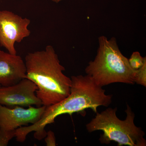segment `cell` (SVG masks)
I'll use <instances>...</instances> for the list:
<instances>
[{
  "mask_svg": "<svg viewBox=\"0 0 146 146\" xmlns=\"http://www.w3.org/2000/svg\"><path fill=\"white\" fill-rule=\"evenodd\" d=\"M31 21L7 10L0 11V46L12 54H17L16 42L21 43L30 35Z\"/></svg>",
  "mask_w": 146,
  "mask_h": 146,
  "instance_id": "5b68a950",
  "label": "cell"
},
{
  "mask_svg": "<svg viewBox=\"0 0 146 146\" xmlns=\"http://www.w3.org/2000/svg\"><path fill=\"white\" fill-rule=\"evenodd\" d=\"M25 63L20 56L0 50V85L8 87L26 78Z\"/></svg>",
  "mask_w": 146,
  "mask_h": 146,
  "instance_id": "ba28073f",
  "label": "cell"
},
{
  "mask_svg": "<svg viewBox=\"0 0 146 146\" xmlns=\"http://www.w3.org/2000/svg\"><path fill=\"white\" fill-rule=\"evenodd\" d=\"M36 84L30 80L23 79L18 83L8 87L0 86V104L8 108L43 106L37 97Z\"/></svg>",
  "mask_w": 146,
  "mask_h": 146,
  "instance_id": "8992f818",
  "label": "cell"
},
{
  "mask_svg": "<svg viewBox=\"0 0 146 146\" xmlns=\"http://www.w3.org/2000/svg\"><path fill=\"white\" fill-rule=\"evenodd\" d=\"M128 61L131 67L133 70H137L146 62V57H143L139 52H134L128 59Z\"/></svg>",
  "mask_w": 146,
  "mask_h": 146,
  "instance_id": "9c48e42d",
  "label": "cell"
},
{
  "mask_svg": "<svg viewBox=\"0 0 146 146\" xmlns=\"http://www.w3.org/2000/svg\"><path fill=\"white\" fill-rule=\"evenodd\" d=\"M46 108L44 106L36 108L30 106L27 108L21 106L8 108L0 104V129L16 131L21 127L34 124L42 117Z\"/></svg>",
  "mask_w": 146,
  "mask_h": 146,
  "instance_id": "52a82bcc",
  "label": "cell"
},
{
  "mask_svg": "<svg viewBox=\"0 0 146 146\" xmlns=\"http://www.w3.org/2000/svg\"><path fill=\"white\" fill-rule=\"evenodd\" d=\"M51 1H52L54 2L58 3L63 1V0H51Z\"/></svg>",
  "mask_w": 146,
  "mask_h": 146,
  "instance_id": "4fadbf2b",
  "label": "cell"
},
{
  "mask_svg": "<svg viewBox=\"0 0 146 146\" xmlns=\"http://www.w3.org/2000/svg\"><path fill=\"white\" fill-rule=\"evenodd\" d=\"M45 142L47 146L56 145L55 136L54 132L51 130L47 132L46 136L45 138Z\"/></svg>",
  "mask_w": 146,
  "mask_h": 146,
  "instance_id": "7c38bea8",
  "label": "cell"
},
{
  "mask_svg": "<svg viewBox=\"0 0 146 146\" xmlns=\"http://www.w3.org/2000/svg\"><path fill=\"white\" fill-rule=\"evenodd\" d=\"M134 82L146 87V62L141 68L136 70Z\"/></svg>",
  "mask_w": 146,
  "mask_h": 146,
  "instance_id": "30bf717a",
  "label": "cell"
},
{
  "mask_svg": "<svg viewBox=\"0 0 146 146\" xmlns=\"http://www.w3.org/2000/svg\"><path fill=\"white\" fill-rule=\"evenodd\" d=\"M117 110L109 108L100 113L96 112L95 117L86 125L88 132L103 131L99 139L102 144L108 145L114 141L119 146H146L145 132L135 125V114L130 106L127 105L124 120L117 117Z\"/></svg>",
  "mask_w": 146,
  "mask_h": 146,
  "instance_id": "277c9868",
  "label": "cell"
},
{
  "mask_svg": "<svg viewBox=\"0 0 146 146\" xmlns=\"http://www.w3.org/2000/svg\"><path fill=\"white\" fill-rule=\"evenodd\" d=\"M16 131H9L0 129V146H6L11 140L15 137Z\"/></svg>",
  "mask_w": 146,
  "mask_h": 146,
  "instance_id": "8fae6325",
  "label": "cell"
},
{
  "mask_svg": "<svg viewBox=\"0 0 146 146\" xmlns=\"http://www.w3.org/2000/svg\"><path fill=\"white\" fill-rule=\"evenodd\" d=\"M25 63L26 78L36 84V96L43 106L56 104L69 96L71 78L63 74L65 68L60 64L52 46L48 45L44 50L29 53Z\"/></svg>",
  "mask_w": 146,
  "mask_h": 146,
  "instance_id": "7a4b0ae2",
  "label": "cell"
},
{
  "mask_svg": "<svg viewBox=\"0 0 146 146\" xmlns=\"http://www.w3.org/2000/svg\"><path fill=\"white\" fill-rule=\"evenodd\" d=\"M96 57L88 63L85 73L101 87L115 83L133 84L136 70L121 52L114 37L100 36Z\"/></svg>",
  "mask_w": 146,
  "mask_h": 146,
  "instance_id": "3957f363",
  "label": "cell"
},
{
  "mask_svg": "<svg viewBox=\"0 0 146 146\" xmlns=\"http://www.w3.org/2000/svg\"><path fill=\"white\" fill-rule=\"evenodd\" d=\"M1 86V85H0V86Z\"/></svg>",
  "mask_w": 146,
  "mask_h": 146,
  "instance_id": "5bb4252c",
  "label": "cell"
},
{
  "mask_svg": "<svg viewBox=\"0 0 146 146\" xmlns=\"http://www.w3.org/2000/svg\"><path fill=\"white\" fill-rule=\"evenodd\" d=\"M70 92L68 97L56 104L46 106L42 117L34 124L22 126L16 130V141L23 143L29 133L34 131V138L39 141L44 138L45 127L54 122L56 118L63 114L72 115L90 108L95 113L99 106L108 107L112 101V95L97 85L89 76H72Z\"/></svg>",
  "mask_w": 146,
  "mask_h": 146,
  "instance_id": "6da1fadb",
  "label": "cell"
}]
</instances>
